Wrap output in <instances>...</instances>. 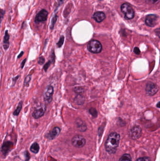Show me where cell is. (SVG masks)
<instances>
[{"label":"cell","mask_w":160,"mask_h":161,"mask_svg":"<svg viewBox=\"0 0 160 161\" xmlns=\"http://www.w3.org/2000/svg\"><path fill=\"white\" fill-rule=\"evenodd\" d=\"M155 33L160 38V28H157L155 30Z\"/></svg>","instance_id":"cell-27"},{"label":"cell","mask_w":160,"mask_h":161,"mask_svg":"<svg viewBox=\"0 0 160 161\" xmlns=\"http://www.w3.org/2000/svg\"><path fill=\"white\" fill-rule=\"evenodd\" d=\"M51 61H52L49 60V61H48V62L45 65V66H44V67H43V68H44V70H45V71H47V70H48L49 67L50 65H51V63H52Z\"/></svg>","instance_id":"cell-23"},{"label":"cell","mask_w":160,"mask_h":161,"mask_svg":"<svg viewBox=\"0 0 160 161\" xmlns=\"http://www.w3.org/2000/svg\"><path fill=\"white\" fill-rule=\"evenodd\" d=\"M75 101L78 105H81V104H83V103L85 101V99L82 96L79 95H78L77 97L75 98Z\"/></svg>","instance_id":"cell-18"},{"label":"cell","mask_w":160,"mask_h":161,"mask_svg":"<svg viewBox=\"0 0 160 161\" xmlns=\"http://www.w3.org/2000/svg\"><path fill=\"white\" fill-rule=\"evenodd\" d=\"M121 9L122 12L125 14L126 19H131L134 18L135 15L134 10L128 4L126 3L123 4L121 5Z\"/></svg>","instance_id":"cell-3"},{"label":"cell","mask_w":160,"mask_h":161,"mask_svg":"<svg viewBox=\"0 0 160 161\" xmlns=\"http://www.w3.org/2000/svg\"><path fill=\"white\" fill-rule=\"evenodd\" d=\"M87 49L93 53H99L102 50V45L97 40H92L87 44Z\"/></svg>","instance_id":"cell-2"},{"label":"cell","mask_w":160,"mask_h":161,"mask_svg":"<svg viewBox=\"0 0 160 161\" xmlns=\"http://www.w3.org/2000/svg\"><path fill=\"white\" fill-rule=\"evenodd\" d=\"M31 75H27L26 77L25 78V82H24V85L25 86H29V82L31 81Z\"/></svg>","instance_id":"cell-20"},{"label":"cell","mask_w":160,"mask_h":161,"mask_svg":"<svg viewBox=\"0 0 160 161\" xmlns=\"http://www.w3.org/2000/svg\"><path fill=\"white\" fill-rule=\"evenodd\" d=\"M23 54H24V52H23V51H22V52H21V53L19 54V55L18 56V59H19V58H20V57H21L23 55Z\"/></svg>","instance_id":"cell-29"},{"label":"cell","mask_w":160,"mask_h":161,"mask_svg":"<svg viewBox=\"0 0 160 161\" xmlns=\"http://www.w3.org/2000/svg\"><path fill=\"white\" fill-rule=\"evenodd\" d=\"M23 102L22 101H20L17 106V109H16L14 112L13 113V115L14 116H18L20 113V111L21 110L22 108Z\"/></svg>","instance_id":"cell-16"},{"label":"cell","mask_w":160,"mask_h":161,"mask_svg":"<svg viewBox=\"0 0 160 161\" xmlns=\"http://www.w3.org/2000/svg\"><path fill=\"white\" fill-rule=\"evenodd\" d=\"M93 18L97 22L100 23L105 19L106 16L103 12L98 11L94 14Z\"/></svg>","instance_id":"cell-12"},{"label":"cell","mask_w":160,"mask_h":161,"mask_svg":"<svg viewBox=\"0 0 160 161\" xmlns=\"http://www.w3.org/2000/svg\"><path fill=\"white\" fill-rule=\"evenodd\" d=\"M119 161H132V157L129 154H125L121 156Z\"/></svg>","instance_id":"cell-17"},{"label":"cell","mask_w":160,"mask_h":161,"mask_svg":"<svg viewBox=\"0 0 160 161\" xmlns=\"http://www.w3.org/2000/svg\"><path fill=\"white\" fill-rule=\"evenodd\" d=\"M54 88L52 85H49L45 89L44 93V99L46 102L50 103L53 100Z\"/></svg>","instance_id":"cell-5"},{"label":"cell","mask_w":160,"mask_h":161,"mask_svg":"<svg viewBox=\"0 0 160 161\" xmlns=\"http://www.w3.org/2000/svg\"><path fill=\"white\" fill-rule=\"evenodd\" d=\"M48 14L49 13L46 10L43 9V10L40 11L36 17V22H40L45 21H46L47 17H48Z\"/></svg>","instance_id":"cell-10"},{"label":"cell","mask_w":160,"mask_h":161,"mask_svg":"<svg viewBox=\"0 0 160 161\" xmlns=\"http://www.w3.org/2000/svg\"><path fill=\"white\" fill-rule=\"evenodd\" d=\"M76 124L77 125V127L80 131H84L87 130V126L84 121L80 119V118H78L76 121Z\"/></svg>","instance_id":"cell-13"},{"label":"cell","mask_w":160,"mask_h":161,"mask_svg":"<svg viewBox=\"0 0 160 161\" xmlns=\"http://www.w3.org/2000/svg\"><path fill=\"white\" fill-rule=\"evenodd\" d=\"M75 91L76 93H78V94L82 93L83 91V88H81V87H76V88H75Z\"/></svg>","instance_id":"cell-24"},{"label":"cell","mask_w":160,"mask_h":161,"mask_svg":"<svg viewBox=\"0 0 160 161\" xmlns=\"http://www.w3.org/2000/svg\"><path fill=\"white\" fill-rule=\"evenodd\" d=\"M130 135L133 140H137L140 137L141 135V129L139 126L133 127L130 131Z\"/></svg>","instance_id":"cell-8"},{"label":"cell","mask_w":160,"mask_h":161,"mask_svg":"<svg viewBox=\"0 0 160 161\" xmlns=\"http://www.w3.org/2000/svg\"><path fill=\"white\" fill-rule=\"evenodd\" d=\"M157 17L155 15L150 14L147 16L146 18L145 23L150 27H154L156 24Z\"/></svg>","instance_id":"cell-9"},{"label":"cell","mask_w":160,"mask_h":161,"mask_svg":"<svg viewBox=\"0 0 160 161\" xmlns=\"http://www.w3.org/2000/svg\"><path fill=\"white\" fill-rule=\"evenodd\" d=\"M134 52L135 54H136L137 55H139L140 53V50L139 48L137 47H135L134 49Z\"/></svg>","instance_id":"cell-26"},{"label":"cell","mask_w":160,"mask_h":161,"mask_svg":"<svg viewBox=\"0 0 160 161\" xmlns=\"http://www.w3.org/2000/svg\"><path fill=\"white\" fill-rule=\"evenodd\" d=\"M26 60V59H25V60H24L22 61V62L21 64V66L22 69H23V67H24V66H25V65Z\"/></svg>","instance_id":"cell-28"},{"label":"cell","mask_w":160,"mask_h":161,"mask_svg":"<svg viewBox=\"0 0 160 161\" xmlns=\"http://www.w3.org/2000/svg\"><path fill=\"white\" fill-rule=\"evenodd\" d=\"M120 136L116 133L109 134L105 143L106 150L110 154L116 153L119 144Z\"/></svg>","instance_id":"cell-1"},{"label":"cell","mask_w":160,"mask_h":161,"mask_svg":"<svg viewBox=\"0 0 160 161\" xmlns=\"http://www.w3.org/2000/svg\"><path fill=\"white\" fill-rule=\"evenodd\" d=\"M45 60L44 59L43 57H39V61H38V63L39 65H42L44 64L45 62Z\"/></svg>","instance_id":"cell-25"},{"label":"cell","mask_w":160,"mask_h":161,"mask_svg":"<svg viewBox=\"0 0 160 161\" xmlns=\"http://www.w3.org/2000/svg\"><path fill=\"white\" fill-rule=\"evenodd\" d=\"M9 39H10V36L8 35V31H6L5 33V35L4 37V48L5 50L8 49L9 47Z\"/></svg>","instance_id":"cell-14"},{"label":"cell","mask_w":160,"mask_h":161,"mask_svg":"<svg viewBox=\"0 0 160 161\" xmlns=\"http://www.w3.org/2000/svg\"><path fill=\"white\" fill-rule=\"evenodd\" d=\"M89 113L93 117H94V118L97 117L98 112L96 109L93 108V107H91L89 109Z\"/></svg>","instance_id":"cell-19"},{"label":"cell","mask_w":160,"mask_h":161,"mask_svg":"<svg viewBox=\"0 0 160 161\" xmlns=\"http://www.w3.org/2000/svg\"><path fill=\"white\" fill-rule=\"evenodd\" d=\"M61 129L58 127H56L54 128L52 130L50 131L48 134L47 138L49 140H54L59 135Z\"/></svg>","instance_id":"cell-11"},{"label":"cell","mask_w":160,"mask_h":161,"mask_svg":"<svg viewBox=\"0 0 160 161\" xmlns=\"http://www.w3.org/2000/svg\"><path fill=\"white\" fill-rule=\"evenodd\" d=\"M150 1L152 3H154H154H156L158 1V0H150Z\"/></svg>","instance_id":"cell-30"},{"label":"cell","mask_w":160,"mask_h":161,"mask_svg":"<svg viewBox=\"0 0 160 161\" xmlns=\"http://www.w3.org/2000/svg\"><path fill=\"white\" fill-rule=\"evenodd\" d=\"M64 37L63 36H62L60 38L59 41H58L57 43V45L58 47L60 48L63 45L64 43Z\"/></svg>","instance_id":"cell-21"},{"label":"cell","mask_w":160,"mask_h":161,"mask_svg":"<svg viewBox=\"0 0 160 161\" xmlns=\"http://www.w3.org/2000/svg\"><path fill=\"white\" fill-rule=\"evenodd\" d=\"M158 90H159L158 86L153 82H148L146 85V92L148 95H154L157 93Z\"/></svg>","instance_id":"cell-6"},{"label":"cell","mask_w":160,"mask_h":161,"mask_svg":"<svg viewBox=\"0 0 160 161\" xmlns=\"http://www.w3.org/2000/svg\"><path fill=\"white\" fill-rule=\"evenodd\" d=\"M46 110V107L44 104H42L40 106H38L32 113V117L35 119H39L44 116L45 111Z\"/></svg>","instance_id":"cell-7"},{"label":"cell","mask_w":160,"mask_h":161,"mask_svg":"<svg viewBox=\"0 0 160 161\" xmlns=\"http://www.w3.org/2000/svg\"><path fill=\"white\" fill-rule=\"evenodd\" d=\"M39 150V145L36 142L33 143V144H32V145L31 146V148H30L31 151L32 153H35V154L38 153Z\"/></svg>","instance_id":"cell-15"},{"label":"cell","mask_w":160,"mask_h":161,"mask_svg":"<svg viewBox=\"0 0 160 161\" xmlns=\"http://www.w3.org/2000/svg\"><path fill=\"white\" fill-rule=\"evenodd\" d=\"M136 161H150V159L148 157H143L138 158Z\"/></svg>","instance_id":"cell-22"},{"label":"cell","mask_w":160,"mask_h":161,"mask_svg":"<svg viewBox=\"0 0 160 161\" xmlns=\"http://www.w3.org/2000/svg\"><path fill=\"white\" fill-rule=\"evenodd\" d=\"M71 142L73 145L76 148H81L85 145L86 140L83 136L77 135L73 138Z\"/></svg>","instance_id":"cell-4"}]
</instances>
